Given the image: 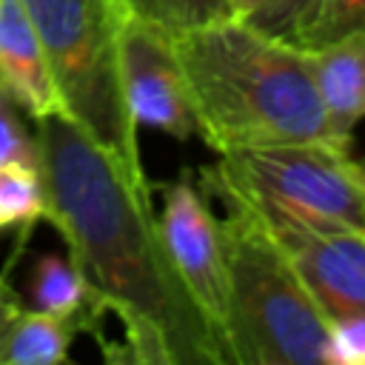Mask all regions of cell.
I'll use <instances>...</instances> for the list:
<instances>
[{"label": "cell", "instance_id": "cell-15", "mask_svg": "<svg viewBox=\"0 0 365 365\" xmlns=\"http://www.w3.org/2000/svg\"><path fill=\"white\" fill-rule=\"evenodd\" d=\"M314 0H259L242 20L277 40H285L294 46V37L299 34Z\"/></svg>", "mask_w": 365, "mask_h": 365}, {"label": "cell", "instance_id": "cell-8", "mask_svg": "<svg viewBox=\"0 0 365 365\" xmlns=\"http://www.w3.org/2000/svg\"><path fill=\"white\" fill-rule=\"evenodd\" d=\"M157 220L174 268L180 271L182 282L188 285L200 308L222 334L225 259H222L220 220L214 217L208 200L202 197V185H197L191 174H180L174 182L163 188V214Z\"/></svg>", "mask_w": 365, "mask_h": 365}, {"label": "cell", "instance_id": "cell-3", "mask_svg": "<svg viewBox=\"0 0 365 365\" xmlns=\"http://www.w3.org/2000/svg\"><path fill=\"white\" fill-rule=\"evenodd\" d=\"M202 191L231 205L220 220L225 259V322L231 365H325L328 317L268 234L254 208L200 171Z\"/></svg>", "mask_w": 365, "mask_h": 365}, {"label": "cell", "instance_id": "cell-14", "mask_svg": "<svg viewBox=\"0 0 365 365\" xmlns=\"http://www.w3.org/2000/svg\"><path fill=\"white\" fill-rule=\"evenodd\" d=\"M351 34H365V0H314L294 46L319 48Z\"/></svg>", "mask_w": 365, "mask_h": 365}, {"label": "cell", "instance_id": "cell-4", "mask_svg": "<svg viewBox=\"0 0 365 365\" xmlns=\"http://www.w3.org/2000/svg\"><path fill=\"white\" fill-rule=\"evenodd\" d=\"M57 91L60 111L148 185L120 74L123 0H23Z\"/></svg>", "mask_w": 365, "mask_h": 365}, {"label": "cell", "instance_id": "cell-13", "mask_svg": "<svg viewBox=\"0 0 365 365\" xmlns=\"http://www.w3.org/2000/svg\"><path fill=\"white\" fill-rule=\"evenodd\" d=\"M123 3L131 14L160 26L171 37L188 29L237 17L231 9V0H123Z\"/></svg>", "mask_w": 365, "mask_h": 365}, {"label": "cell", "instance_id": "cell-17", "mask_svg": "<svg viewBox=\"0 0 365 365\" xmlns=\"http://www.w3.org/2000/svg\"><path fill=\"white\" fill-rule=\"evenodd\" d=\"M257 3H259V0H231V9H234L237 17H245Z\"/></svg>", "mask_w": 365, "mask_h": 365}, {"label": "cell", "instance_id": "cell-16", "mask_svg": "<svg viewBox=\"0 0 365 365\" xmlns=\"http://www.w3.org/2000/svg\"><path fill=\"white\" fill-rule=\"evenodd\" d=\"M325 365H365V311L331 319Z\"/></svg>", "mask_w": 365, "mask_h": 365}, {"label": "cell", "instance_id": "cell-12", "mask_svg": "<svg viewBox=\"0 0 365 365\" xmlns=\"http://www.w3.org/2000/svg\"><path fill=\"white\" fill-rule=\"evenodd\" d=\"M29 297H31V308L71 322L77 334L97 331V325L106 317L97 308L83 274L74 268L68 257L43 254L34 262V271L29 279Z\"/></svg>", "mask_w": 365, "mask_h": 365}, {"label": "cell", "instance_id": "cell-10", "mask_svg": "<svg viewBox=\"0 0 365 365\" xmlns=\"http://www.w3.org/2000/svg\"><path fill=\"white\" fill-rule=\"evenodd\" d=\"M0 88L31 120L60 111L43 46L23 0H0Z\"/></svg>", "mask_w": 365, "mask_h": 365}, {"label": "cell", "instance_id": "cell-5", "mask_svg": "<svg viewBox=\"0 0 365 365\" xmlns=\"http://www.w3.org/2000/svg\"><path fill=\"white\" fill-rule=\"evenodd\" d=\"M214 165L234 185L305 217L365 231V185L348 151L328 143L234 148Z\"/></svg>", "mask_w": 365, "mask_h": 365}, {"label": "cell", "instance_id": "cell-1", "mask_svg": "<svg viewBox=\"0 0 365 365\" xmlns=\"http://www.w3.org/2000/svg\"><path fill=\"white\" fill-rule=\"evenodd\" d=\"M46 177V220L66 240L97 308L120 319L123 354L140 365H231L228 345L174 268L151 205L63 111L34 120Z\"/></svg>", "mask_w": 365, "mask_h": 365}, {"label": "cell", "instance_id": "cell-9", "mask_svg": "<svg viewBox=\"0 0 365 365\" xmlns=\"http://www.w3.org/2000/svg\"><path fill=\"white\" fill-rule=\"evenodd\" d=\"M302 54L325 108L331 140L348 151L354 128L365 120V34L302 48Z\"/></svg>", "mask_w": 365, "mask_h": 365}, {"label": "cell", "instance_id": "cell-7", "mask_svg": "<svg viewBox=\"0 0 365 365\" xmlns=\"http://www.w3.org/2000/svg\"><path fill=\"white\" fill-rule=\"evenodd\" d=\"M120 74L137 125L160 128L180 143L197 137L194 106L171 34L128 9L120 23Z\"/></svg>", "mask_w": 365, "mask_h": 365}, {"label": "cell", "instance_id": "cell-2", "mask_svg": "<svg viewBox=\"0 0 365 365\" xmlns=\"http://www.w3.org/2000/svg\"><path fill=\"white\" fill-rule=\"evenodd\" d=\"M171 40L188 83L197 134L217 154L277 143L334 145L302 48L242 17L188 29Z\"/></svg>", "mask_w": 365, "mask_h": 365}, {"label": "cell", "instance_id": "cell-18", "mask_svg": "<svg viewBox=\"0 0 365 365\" xmlns=\"http://www.w3.org/2000/svg\"><path fill=\"white\" fill-rule=\"evenodd\" d=\"M354 165H356V174H359L362 185H365V157H362V160H354Z\"/></svg>", "mask_w": 365, "mask_h": 365}, {"label": "cell", "instance_id": "cell-11", "mask_svg": "<svg viewBox=\"0 0 365 365\" xmlns=\"http://www.w3.org/2000/svg\"><path fill=\"white\" fill-rule=\"evenodd\" d=\"M77 328L46 311L29 308L0 274V365H60Z\"/></svg>", "mask_w": 365, "mask_h": 365}, {"label": "cell", "instance_id": "cell-6", "mask_svg": "<svg viewBox=\"0 0 365 365\" xmlns=\"http://www.w3.org/2000/svg\"><path fill=\"white\" fill-rule=\"evenodd\" d=\"M211 171L254 208L328 322L365 311V231L305 217L288 205L234 185L217 168Z\"/></svg>", "mask_w": 365, "mask_h": 365}]
</instances>
